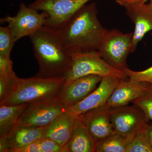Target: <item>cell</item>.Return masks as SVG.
<instances>
[{"mask_svg": "<svg viewBox=\"0 0 152 152\" xmlns=\"http://www.w3.org/2000/svg\"><path fill=\"white\" fill-rule=\"evenodd\" d=\"M69 53L97 50L108 30L100 23L95 3L86 4L58 30Z\"/></svg>", "mask_w": 152, "mask_h": 152, "instance_id": "cell-1", "label": "cell"}, {"mask_svg": "<svg viewBox=\"0 0 152 152\" xmlns=\"http://www.w3.org/2000/svg\"><path fill=\"white\" fill-rule=\"evenodd\" d=\"M39 77L64 78L71 64V55L66 50L58 30L43 26L30 37Z\"/></svg>", "mask_w": 152, "mask_h": 152, "instance_id": "cell-2", "label": "cell"}, {"mask_svg": "<svg viewBox=\"0 0 152 152\" xmlns=\"http://www.w3.org/2000/svg\"><path fill=\"white\" fill-rule=\"evenodd\" d=\"M64 78L39 77L28 78L16 77L1 105L29 104L57 96L64 83Z\"/></svg>", "mask_w": 152, "mask_h": 152, "instance_id": "cell-3", "label": "cell"}, {"mask_svg": "<svg viewBox=\"0 0 152 152\" xmlns=\"http://www.w3.org/2000/svg\"><path fill=\"white\" fill-rule=\"evenodd\" d=\"M70 68L65 76L66 82L84 76L96 75L103 77L114 76L125 80V72L117 69L108 64L97 50L72 53Z\"/></svg>", "mask_w": 152, "mask_h": 152, "instance_id": "cell-4", "label": "cell"}, {"mask_svg": "<svg viewBox=\"0 0 152 152\" xmlns=\"http://www.w3.org/2000/svg\"><path fill=\"white\" fill-rule=\"evenodd\" d=\"M133 33L124 34L118 30H108L97 51L105 61L113 67L124 71L126 61L132 53Z\"/></svg>", "mask_w": 152, "mask_h": 152, "instance_id": "cell-5", "label": "cell"}, {"mask_svg": "<svg viewBox=\"0 0 152 152\" xmlns=\"http://www.w3.org/2000/svg\"><path fill=\"white\" fill-rule=\"evenodd\" d=\"M56 96L28 104L17 124L34 128H45L69 109Z\"/></svg>", "mask_w": 152, "mask_h": 152, "instance_id": "cell-6", "label": "cell"}, {"mask_svg": "<svg viewBox=\"0 0 152 152\" xmlns=\"http://www.w3.org/2000/svg\"><path fill=\"white\" fill-rule=\"evenodd\" d=\"M91 0H35L29 6L44 12L45 26L59 30L71 17Z\"/></svg>", "mask_w": 152, "mask_h": 152, "instance_id": "cell-7", "label": "cell"}, {"mask_svg": "<svg viewBox=\"0 0 152 152\" xmlns=\"http://www.w3.org/2000/svg\"><path fill=\"white\" fill-rule=\"evenodd\" d=\"M47 17L44 12L39 13L37 10L21 3L15 16L7 15L0 20L7 24L16 42L24 37H30L45 26Z\"/></svg>", "mask_w": 152, "mask_h": 152, "instance_id": "cell-8", "label": "cell"}, {"mask_svg": "<svg viewBox=\"0 0 152 152\" xmlns=\"http://www.w3.org/2000/svg\"><path fill=\"white\" fill-rule=\"evenodd\" d=\"M110 116L114 130L125 137H133L150 124L142 111L134 104L110 108Z\"/></svg>", "mask_w": 152, "mask_h": 152, "instance_id": "cell-9", "label": "cell"}, {"mask_svg": "<svg viewBox=\"0 0 152 152\" xmlns=\"http://www.w3.org/2000/svg\"><path fill=\"white\" fill-rule=\"evenodd\" d=\"M102 78L99 76L90 75L80 77L70 82H65L57 94V97L70 108L92 92Z\"/></svg>", "mask_w": 152, "mask_h": 152, "instance_id": "cell-10", "label": "cell"}, {"mask_svg": "<svg viewBox=\"0 0 152 152\" xmlns=\"http://www.w3.org/2000/svg\"><path fill=\"white\" fill-rule=\"evenodd\" d=\"M121 79L114 76L103 77L99 86L84 99L70 108L71 113L79 116L105 105Z\"/></svg>", "mask_w": 152, "mask_h": 152, "instance_id": "cell-11", "label": "cell"}, {"mask_svg": "<svg viewBox=\"0 0 152 152\" xmlns=\"http://www.w3.org/2000/svg\"><path fill=\"white\" fill-rule=\"evenodd\" d=\"M121 79L105 105L110 108L127 105L130 102L141 98L152 90V85L146 82L129 78Z\"/></svg>", "mask_w": 152, "mask_h": 152, "instance_id": "cell-12", "label": "cell"}, {"mask_svg": "<svg viewBox=\"0 0 152 152\" xmlns=\"http://www.w3.org/2000/svg\"><path fill=\"white\" fill-rule=\"evenodd\" d=\"M45 128L17 124L7 134L0 137V152H11L38 140L45 136Z\"/></svg>", "mask_w": 152, "mask_h": 152, "instance_id": "cell-13", "label": "cell"}, {"mask_svg": "<svg viewBox=\"0 0 152 152\" xmlns=\"http://www.w3.org/2000/svg\"><path fill=\"white\" fill-rule=\"evenodd\" d=\"M110 109L102 106L79 116L96 142L115 132L111 121Z\"/></svg>", "mask_w": 152, "mask_h": 152, "instance_id": "cell-14", "label": "cell"}, {"mask_svg": "<svg viewBox=\"0 0 152 152\" xmlns=\"http://www.w3.org/2000/svg\"><path fill=\"white\" fill-rule=\"evenodd\" d=\"M146 2L134 3L125 6L127 14L135 25L132 42V53L146 33L152 31V13Z\"/></svg>", "mask_w": 152, "mask_h": 152, "instance_id": "cell-15", "label": "cell"}, {"mask_svg": "<svg viewBox=\"0 0 152 152\" xmlns=\"http://www.w3.org/2000/svg\"><path fill=\"white\" fill-rule=\"evenodd\" d=\"M78 117L69 108L45 128L44 137L53 140L63 148L70 138Z\"/></svg>", "mask_w": 152, "mask_h": 152, "instance_id": "cell-16", "label": "cell"}, {"mask_svg": "<svg viewBox=\"0 0 152 152\" xmlns=\"http://www.w3.org/2000/svg\"><path fill=\"white\" fill-rule=\"evenodd\" d=\"M96 143L78 116L70 138L63 147V152H94Z\"/></svg>", "mask_w": 152, "mask_h": 152, "instance_id": "cell-17", "label": "cell"}, {"mask_svg": "<svg viewBox=\"0 0 152 152\" xmlns=\"http://www.w3.org/2000/svg\"><path fill=\"white\" fill-rule=\"evenodd\" d=\"M28 104L0 105V137L7 134L17 124Z\"/></svg>", "mask_w": 152, "mask_h": 152, "instance_id": "cell-18", "label": "cell"}, {"mask_svg": "<svg viewBox=\"0 0 152 152\" xmlns=\"http://www.w3.org/2000/svg\"><path fill=\"white\" fill-rule=\"evenodd\" d=\"M132 138L125 137L115 132L98 142L95 152H126Z\"/></svg>", "mask_w": 152, "mask_h": 152, "instance_id": "cell-19", "label": "cell"}, {"mask_svg": "<svg viewBox=\"0 0 152 152\" xmlns=\"http://www.w3.org/2000/svg\"><path fill=\"white\" fill-rule=\"evenodd\" d=\"M146 130L140 131L132 138L126 152H152V145L147 135Z\"/></svg>", "mask_w": 152, "mask_h": 152, "instance_id": "cell-20", "label": "cell"}, {"mask_svg": "<svg viewBox=\"0 0 152 152\" xmlns=\"http://www.w3.org/2000/svg\"><path fill=\"white\" fill-rule=\"evenodd\" d=\"M15 42L9 27L7 26L0 27V56L10 57Z\"/></svg>", "mask_w": 152, "mask_h": 152, "instance_id": "cell-21", "label": "cell"}, {"mask_svg": "<svg viewBox=\"0 0 152 152\" xmlns=\"http://www.w3.org/2000/svg\"><path fill=\"white\" fill-rule=\"evenodd\" d=\"M138 107L149 120L152 121V90L147 94L132 102Z\"/></svg>", "mask_w": 152, "mask_h": 152, "instance_id": "cell-22", "label": "cell"}, {"mask_svg": "<svg viewBox=\"0 0 152 152\" xmlns=\"http://www.w3.org/2000/svg\"><path fill=\"white\" fill-rule=\"evenodd\" d=\"M129 78L139 81L146 82L152 85V66L145 70L136 72L128 68L124 71Z\"/></svg>", "mask_w": 152, "mask_h": 152, "instance_id": "cell-23", "label": "cell"}, {"mask_svg": "<svg viewBox=\"0 0 152 152\" xmlns=\"http://www.w3.org/2000/svg\"><path fill=\"white\" fill-rule=\"evenodd\" d=\"M16 77L15 72L0 75V102L2 101L7 95Z\"/></svg>", "mask_w": 152, "mask_h": 152, "instance_id": "cell-24", "label": "cell"}, {"mask_svg": "<svg viewBox=\"0 0 152 152\" xmlns=\"http://www.w3.org/2000/svg\"><path fill=\"white\" fill-rule=\"evenodd\" d=\"M38 141L41 152H63V147L52 139L43 137Z\"/></svg>", "mask_w": 152, "mask_h": 152, "instance_id": "cell-25", "label": "cell"}, {"mask_svg": "<svg viewBox=\"0 0 152 152\" xmlns=\"http://www.w3.org/2000/svg\"><path fill=\"white\" fill-rule=\"evenodd\" d=\"M13 63L10 57L0 56V75L14 73Z\"/></svg>", "mask_w": 152, "mask_h": 152, "instance_id": "cell-26", "label": "cell"}, {"mask_svg": "<svg viewBox=\"0 0 152 152\" xmlns=\"http://www.w3.org/2000/svg\"><path fill=\"white\" fill-rule=\"evenodd\" d=\"M38 140L26 146L13 150L11 152H41Z\"/></svg>", "mask_w": 152, "mask_h": 152, "instance_id": "cell-27", "label": "cell"}, {"mask_svg": "<svg viewBox=\"0 0 152 152\" xmlns=\"http://www.w3.org/2000/svg\"><path fill=\"white\" fill-rule=\"evenodd\" d=\"M120 5L125 7L127 5L140 2H146L148 0H115Z\"/></svg>", "mask_w": 152, "mask_h": 152, "instance_id": "cell-28", "label": "cell"}, {"mask_svg": "<svg viewBox=\"0 0 152 152\" xmlns=\"http://www.w3.org/2000/svg\"><path fill=\"white\" fill-rule=\"evenodd\" d=\"M146 133L149 140L152 145V124H149L146 130Z\"/></svg>", "mask_w": 152, "mask_h": 152, "instance_id": "cell-29", "label": "cell"}, {"mask_svg": "<svg viewBox=\"0 0 152 152\" xmlns=\"http://www.w3.org/2000/svg\"><path fill=\"white\" fill-rule=\"evenodd\" d=\"M148 4L150 10L151 12L152 13V0H150L149 3Z\"/></svg>", "mask_w": 152, "mask_h": 152, "instance_id": "cell-30", "label": "cell"}]
</instances>
